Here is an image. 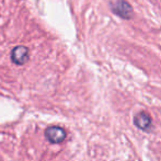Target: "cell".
Returning a JSON list of instances; mask_svg holds the SVG:
<instances>
[{"label": "cell", "mask_w": 161, "mask_h": 161, "mask_svg": "<svg viewBox=\"0 0 161 161\" xmlns=\"http://www.w3.org/2000/svg\"><path fill=\"white\" fill-rule=\"evenodd\" d=\"M11 60L15 65H24L29 60V48L26 46H17L11 52Z\"/></svg>", "instance_id": "3957f363"}, {"label": "cell", "mask_w": 161, "mask_h": 161, "mask_svg": "<svg viewBox=\"0 0 161 161\" xmlns=\"http://www.w3.org/2000/svg\"><path fill=\"white\" fill-rule=\"evenodd\" d=\"M110 8L114 14L124 20H130L134 15V9L126 0H110Z\"/></svg>", "instance_id": "6da1fadb"}, {"label": "cell", "mask_w": 161, "mask_h": 161, "mask_svg": "<svg viewBox=\"0 0 161 161\" xmlns=\"http://www.w3.org/2000/svg\"><path fill=\"white\" fill-rule=\"evenodd\" d=\"M134 122H135V125L142 130H148L151 127V124H153L150 115L146 112L138 113L135 116V121Z\"/></svg>", "instance_id": "277c9868"}, {"label": "cell", "mask_w": 161, "mask_h": 161, "mask_svg": "<svg viewBox=\"0 0 161 161\" xmlns=\"http://www.w3.org/2000/svg\"><path fill=\"white\" fill-rule=\"evenodd\" d=\"M66 130L60 126H49L45 130V137L52 144H60L66 138Z\"/></svg>", "instance_id": "7a4b0ae2"}]
</instances>
